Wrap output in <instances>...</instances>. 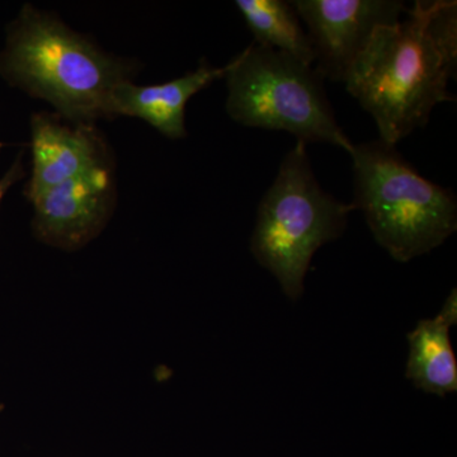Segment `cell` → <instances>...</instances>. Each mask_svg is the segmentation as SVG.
Instances as JSON below:
<instances>
[{
  "mask_svg": "<svg viewBox=\"0 0 457 457\" xmlns=\"http://www.w3.org/2000/svg\"><path fill=\"white\" fill-rule=\"evenodd\" d=\"M228 65L216 68L201 60L194 71L163 84L137 86L126 80L113 89L110 99V119L125 116L143 120L171 140L187 137L186 107L198 92L222 79Z\"/></svg>",
  "mask_w": 457,
  "mask_h": 457,
  "instance_id": "9",
  "label": "cell"
},
{
  "mask_svg": "<svg viewBox=\"0 0 457 457\" xmlns=\"http://www.w3.org/2000/svg\"><path fill=\"white\" fill-rule=\"evenodd\" d=\"M354 210L365 216L378 245L409 262L444 245L457 228L453 191L418 173L383 140L352 147Z\"/></svg>",
  "mask_w": 457,
  "mask_h": 457,
  "instance_id": "3",
  "label": "cell"
},
{
  "mask_svg": "<svg viewBox=\"0 0 457 457\" xmlns=\"http://www.w3.org/2000/svg\"><path fill=\"white\" fill-rule=\"evenodd\" d=\"M135 62L108 54L56 14L25 4L7 27L0 77L47 102L62 120L95 125L110 119L113 89L131 80Z\"/></svg>",
  "mask_w": 457,
  "mask_h": 457,
  "instance_id": "2",
  "label": "cell"
},
{
  "mask_svg": "<svg viewBox=\"0 0 457 457\" xmlns=\"http://www.w3.org/2000/svg\"><path fill=\"white\" fill-rule=\"evenodd\" d=\"M32 173L25 196L42 192L114 163L112 152L95 125L71 123L59 114L36 112L29 120Z\"/></svg>",
  "mask_w": 457,
  "mask_h": 457,
  "instance_id": "8",
  "label": "cell"
},
{
  "mask_svg": "<svg viewBox=\"0 0 457 457\" xmlns=\"http://www.w3.org/2000/svg\"><path fill=\"white\" fill-rule=\"evenodd\" d=\"M23 155H25L23 150L18 153L13 163H12L8 170L5 171L2 179H0V204H2L3 200H4L5 195L8 194L9 189L13 187L21 179H25L26 170L25 165H23Z\"/></svg>",
  "mask_w": 457,
  "mask_h": 457,
  "instance_id": "12",
  "label": "cell"
},
{
  "mask_svg": "<svg viewBox=\"0 0 457 457\" xmlns=\"http://www.w3.org/2000/svg\"><path fill=\"white\" fill-rule=\"evenodd\" d=\"M457 66V3L417 0L396 25L381 27L354 62L345 89L396 145L425 128L432 111L456 101L447 87Z\"/></svg>",
  "mask_w": 457,
  "mask_h": 457,
  "instance_id": "1",
  "label": "cell"
},
{
  "mask_svg": "<svg viewBox=\"0 0 457 457\" xmlns=\"http://www.w3.org/2000/svg\"><path fill=\"white\" fill-rule=\"evenodd\" d=\"M457 321L456 288L435 318L418 321L408 333L409 354L405 376L418 389L445 396L457 392V362L450 329Z\"/></svg>",
  "mask_w": 457,
  "mask_h": 457,
  "instance_id": "10",
  "label": "cell"
},
{
  "mask_svg": "<svg viewBox=\"0 0 457 457\" xmlns=\"http://www.w3.org/2000/svg\"><path fill=\"white\" fill-rule=\"evenodd\" d=\"M3 409H4V405L0 404V413H2Z\"/></svg>",
  "mask_w": 457,
  "mask_h": 457,
  "instance_id": "14",
  "label": "cell"
},
{
  "mask_svg": "<svg viewBox=\"0 0 457 457\" xmlns=\"http://www.w3.org/2000/svg\"><path fill=\"white\" fill-rule=\"evenodd\" d=\"M308 27L315 71L324 80L345 83L354 62L381 27L394 26L407 12L399 0H293Z\"/></svg>",
  "mask_w": 457,
  "mask_h": 457,
  "instance_id": "6",
  "label": "cell"
},
{
  "mask_svg": "<svg viewBox=\"0 0 457 457\" xmlns=\"http://www.w3.org/2000/svg\"><path fill=\"white\" fill-rule=\"evenodd\" d=\"M353 210L321 188L306 144L296 140L258 206L252 254L275 276L286 296L297 302L312 257L341 237Z\"/></svg>",
  "mask_w": 457,
  "mask_h": 457,
  "instance_id": "4",
  "label": "cell"
},
{
  "mask_svg": "<svg viewBox=\"0 0 457 457\" xmlns=\"http://www.w3.org/2000/svg\"><path fill=\"white\" fill-rule=\"evenodd\" d=\"M4 146H5L4 144H3L2 141H0V152H2V149Z\"/></svg>",
  "mask_w": 457,
  "mask_h": 457,
  "instance_id": "13",
  "label": "cell"
},
{
  "mask_svg": "<svg viewBox=\"0 0 457 457\" xmlns=\"http://www.w3.org/2000/svg\"><path fill=\"white\" fill-rule=\"evenodd\" d=\"M29 203L32 233L38 242L79 251L104 230L116 210L114 163L47 189Z\"/></svg>",
  "mask_w": 457,
  "mask_h": 457,
  "instance_id": "7",
  "label": "cell"
},
{
  "mask_svg": "<svg viewBox=\"0 0 457 457\" xmlns=\"http://www.w3.org/2000/svg\"><path fill=\"white\" fill-rule=\"evenodd\" d=\"M236 5L253 33L255 44L314 66L311 36L303 29L299 14L285 0H237Z\"/></svg>",
  "mask_w": 457,
  "mask_h": 457,
  "instance_id": "11",
  "label": "cell"
},
{
  "mask_svg": "<svg viewBox=\"0 0 457 457\" xmlns=\"http://www.w3.org/2000/svg\"><path fill=\"white\" fill-rule=\"evenodd\" d=\"M227 65L225 110L231 120L290 132L305 144H332L350 154L353 143L337 122L314 66L255 42Z\"/></svg>",
  "mask_w": 457,
  "mask_h": 457,
  "instance_id": "5",
  "label": "cell"
}]
</instances>
